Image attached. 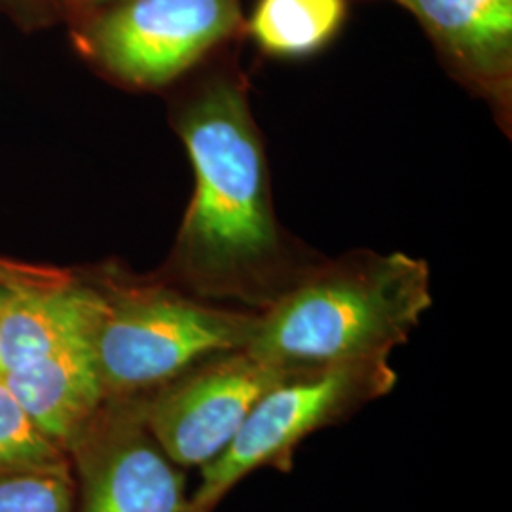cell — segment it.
Returning a JSON list of instances; mask_svg holds the SVG:
<instances>
[{
  "label": "cell",
  "mask_w": 512,
  "mask_h": 512,
  "mask_svg": "<svg viewBox=\"0 0 512 512\" xmlns=\"http://www.w3.org/2000/svg\"><path fill=\"white\" fill-rule=\"evenodd\" d=\"M0 376L40 429L65 452L105 401L93 332L74 336Z\"/></svg>",
  "instance_id": "obj_9"
},
{
  "label": "cell",
  "mask_w": 512,
  "mask_h": 512,
  "mask_svg": "<svg viewBox=\"0 0 512 512\" xmlns=\"http://www.w3.org/2000/svg\"><path fill=\"white\" fill-rule=\"evenodd\" d=\"M67 454L74 512H192L184 469L150 433L139 397L105 399Z\"/></svg>",
  "instance_id": "obj_6"
},
{
  "label": "cell",
  "mask_w": 512,
  "mask_h": 512,
  "mask_svg": "<svg viewBox=\"0 0 512 512\" xmlns=\"http://www.w3.org/2000/svg\"><path fill=\"white\" fill-rule=\"evenodd\" d=\"M461 73L490 92L509 84L512 0H397Z\"/></svg>",
  "instance_id": "obj_10"
},
{
  "label": "cell",
  "mask_w": 512,
  "mask_h": 512,
  "mask_svg": "<svg viewBox=\"0 0 512 512\" xmlns=\"http://www.w3.org/2000/svg\"><path fill=\"white\" fill-rule=\"evenodd\" d=\"M397 384L387 359L291 374L270 387L219 458L200 469L192 512H213L245 476L260 469L291 473L304 440L353 418Z\"/></svg>",
  "instance_id": "obj_4"
},
{
  "label": "cell",
  "mask_w": 512,
  "mask_h": 512,
  "mask_svg": "<svg viewBox=\"0 0 512 512\" xmlns=\"http://www.w3.org/2000/svg\"><path fill=\"white\" fill-rule=\"evenodd\" d=\"M181 135L196 173L177 270L203 296L275 302L279 239L268 200L266 164L245 95L217 82L188 107Z\"/></svg>",
  "instance_id": "obj_1"
},
{
  "label": "cell",
  "mask_w": 512,
  "mask_h": 512,
  "mask_svg": "<svg viewBox=\"0 0 512 512\" xmlns=\"http://www.w3.org/2000/svg\"><path fill=\"white\" fill-rule=\"evenodd\" d=\"M73 467L0 473V512H74Z\"/></svg>",
  "instance_id": "obj_13"
},
{
  "label": "cell",
  "mask_w": 512,
  "mask_h": 512,
  "mask_svg": "<svg viewBox=\"0 0 512 512\" xmlns=\"http://www.w3.org/2000/svg\"><path fill=\"white\" fill-rule=\"evenodd\" d=\"M344 14V0H260L251 35L270 54H311L334 37Z\"/></svg>",
  "instance_id": "obj_11"
},
{
  "label": "cell",
  "mask_w": 512,
  "mask_h": 512,
  "mask_svg": "<svg viewBox=\"0 0 512 512\" xmlns=\"http://www.w3.org/2000/svg\"><path fill=\"white\" fill-rule=\"evenodd\" d=\"M287 376L238 349L203 359L139 401L165 454L183 469H202L236 439L258 399Z\"/></svg>",
  "instance_id": "obj_7"
},
{
  "label": "cell",
  "mask_w": 512,
  "mask_h": 512,
  "mask_svg": "<svg viewBox=\"0 0 512 512\" xmlns=\"http://www.w3.org/2000/svg\"><path fill=\"white\" fill-rule=\"evenodd\" d=\"M116 0H61V4L76 14H92Z\"/></svg>",
  "instance_id": "obj_14"
},
{
  "label": "cell",
  "mask_w": 512,
  "mask_h": 512,
  "mask_svg": "<svg viewBox=\"0 0 512 512\" xmlns=\"http://www.w3.org/2000/svg\"><path fill=\"white\" fill-rule=\"evenodd\" d=\"M2 294H4V283H2V262H0V302H2Z\"/></svg>",
  "instance_id": "obj_15"
},
{
  "label": "cell",
  "mask_w": 512,
  "mask_h": 512,
  "mask_svg": "<svg viewBox=\"0 0 512 512\" xmlns=\"http://www.w3.org/2000/svg\"><path fill=\"white\" fill-rule=\"evenodd\" d=\"M431 304L423 260L370 256L298 279L258 313L245 349L287 374L389 359Z\"/></svg>",
  "instance_id": "obj_2"
},
{
  "label": "cell",
  "mask_w": 512,
  "mask_h": 512,
  "mask_svg": "<svg viewBox=\"0 0 512 512\" xmlns=\"http://www.w3.org/2000/svg\"><path fill=\"white\" fill-rule=\"evenodd\" d=\"M69 467V454L40 429L0 376V473Z\"/></svg>",
  "instance_id": "obj_12"
},
{
  "label": "cell",
  "mask_w": 512,
  "mask_h": 512,
  "mask_svg": "<svg viewBox=\"0 0 512 512\" xmlns=\"http://www.w3.org/2000/svg\"><path fill=\"white\" fill-rule=\"evenodd\" d=\"M0 262V374L95 330L103 308L97 283L52 268Z\"/></svg>",
  "instance_id": "obj_8"
},
{
  "label": "cell",
  "mask_w": 512,
  "mask_h": 512,
  "mask_svg": "<svg viewBox=\"0 0 512 512\" xmlns=\"http://www.w3.org/2000/svg\"><path fill=\"white\" fill-rule=\"evenodd\" d=\"M239 0H116L93 12L80 48L114 78L158 88L238 29Z\"/></svg>",
  "instance_id": "obj_5"
},
{
  "label": "cell",
  "mask_w": 512,
  "mask_h": 512,
  "mask_svg": "<svg viewBox=\"0 0 512 512\" xmlns=\"http://www.w3.org/2000/svg\"><path fill=\"white\" fill-rule=\"evenodd\" d=\"M93 351L105 399L141 397L203 359L249 346L258 313L220 310L164 285L97 283Z\"/></svg>",
  "instance_id": "obj_3"
}]
</instances>
